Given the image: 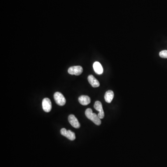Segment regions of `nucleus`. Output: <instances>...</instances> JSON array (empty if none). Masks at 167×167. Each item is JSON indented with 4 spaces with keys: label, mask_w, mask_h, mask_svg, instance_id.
Returning a JSON list of instances; mask_svg holds the SVG:
<instances>
[{
    "label": "nucleus",
    "mask_w": 167,
    "mask_h": 167,
    "mask_svg": "<svg viewBox=\"0 0 167 167\" xmlns=\"http://www.w3.org/2000/svg\"><path fill=\"white\" fill-rule=\"evenodd\" d=\"M78 101L81 105L87 106L91 103V99L88 96L82 95L78 98Z\"/></svg>",
    "instance_id": "obj_8"
},
{
    "label": "nucleus",
    "mask_w": 167,
    "mask_h": 167,
    "mask_svg": "<svg viewBox=\"0 0 167 167\" xmlns=\"http://www.w3.org/2000/svg\"><path fill=\"white\" fill-rule=\"evenodd\" d=\"M83 72V69L82 66H73L70 67L68 70V72L71 75H75L78 76L82 74Z\"/></svg>",
    "instance_id": "obj_3"
},
{
    "label": "nucleus",
    "mask_w": 167,
    "mask_h": 167,
    "mask_svg": "<svg viewBox=\"0 0 167 167\" xmlns=\"http://www.w3.org/2000/svg\"><path fill=\"white\" fill-rule=\"evenodd\" d=\"M94 108L97 111H99V113L98 114V116L100 119H103L105 117V113L103 109L102 105L100 101H96L94 105Z\"/></svg>",
    "instance_id": "obj_5"
},
{
    "label": "nucleus",
    "mask_w": 167,
    "mask_h": 167,
    "mask_svg": "<svg viewBox=\"0 0 167 167\" xmlns=\"http://www.w3.org/2000/svg\"><path fill=\"white\" fill-rule=\"evenodd\" d=\"M88 80L89 83L93 87L96 88L99 87L100 84L98 80L93 76V75H90L88 77Z\"/></svg>",
    "instance_id": "obj_9"
},
{
    "label": "nucleus",
    "mask_w": 167,
    "mask_h": 167,
    "mask_svg": "<svg viewBox=\"0 0 167 167\" xmlns=\"http://www.w3.org/2000/svg\"><path fill=\"white\" fill-rule=\"evenodd\" d=\"M42 108L44 111L49 112L52 109V103L48 98H45L42 100Z\"/></svg>",
    "instance_id": "obj_6"
},
{
    "label": "nucleus",
    "mask_w": 167,
    "mask_h": 167,
    "mask_svg": "<svg viewBox=\"0 0 167 167\" xmlns=\"http://www.w3.org/2000/svg\"><path fill=\"white\" fill-rule=\"evenodd\" d=\"M85 115L89 119L97 125H100L101 124V120L96 114L93 113L91 108H88L85 111Z\"/></svg>",
    "instance_id": "obj_1"
},
{
    "label": "nucleus",
    "mask_w": 167,
    "mask_h": 167,
    "mask_svg": "<svg viewBox=\"0 0 167 167\" xmlns=\"http://www.w3.org/2000/svg\"><path fill=\"white\" fill-rule=\"evenodd\" d=\"M159 56L161 58L167 59V50H163L159 53Z\"/></svg>",
    "instance_id": "obj_12"
},
{
    "label": "nucleus",
    "mask_w": 167,
    "mask_h": 167,
    "mask_svg": "<svg viewBox=\"0 0 167 167\" xmlns=\"http://www.w3.org/2000/svg\"><path fill=\"white\" fill-rule=\"evenodd\" d=\"M114 96L113 92L111 90H109L106 92L105 95V99L106 102L110 103L113 100Z\"/></svg>",
    "instance_id": "obj_11"
},
{
    "label": "nucleus",
    "mask_w": 167,
    "mask_h": 167,
    "mask_svg": "<svg viewBox=\"0 0 167 167\" xmlns=\"http://www.w3.org/2000/svg\"><path fill=\"white\" fill-rule=\"evenodd\" d=\"M68 121L71 125L75 128L78 129L80 127V124L77 118L74 115H70L68 117Z\"/></svg>",
    "instance_id": "obj_7"
},
{
    "label": "nucleus",
    "mask_w": 167,
    "mask_h": 167,
    "mask_svg": "<svg viewBox=\"0 0 167 167\" xmlns=\"http://www.w3.org/2000/svg\"><path fill=\"white\" fill-rule=\"evenodd\" d=\"M54 99L56 103L59 106H64L66 103V100L64 96L59 92H56L55 93Z\"/></svg>",
    "instance_id": "obj_2"
},
{
    "label": "nucleus",
    "mask_w": 167,
    "mask_h": 167,
    "mask_svg": "<svg viewBox=\"0 0 167 167\" xmlns=\"http://www.w3.org/2000/svg\"><path fill=\"white\" fill-rule=\"evenodd\" d=\"M60 133L62 135L66 136L71 141H73L76 138L75 133L70 130L67 131L66 129L62 128L60 130Z\"/></svg>",
    "instance_id": "obj_4"
},
{
    "label": "nucleus",
    "mask_w": 167,
    "mask_h": 167,
    "mask_svg": "<svg viewBox=\"0 0 167 167\" xmlns=\"http://www.w3.org/2000/svg\"><path fill=\"white\" fill-rule=\"evenodd\" d=\"M93 67L95 72L97 74L100 75L103 73V68L101 64L99 62H95L93 65Z\"/></svg>",
    "instance_id": "obj_10"
}]
</instances>
